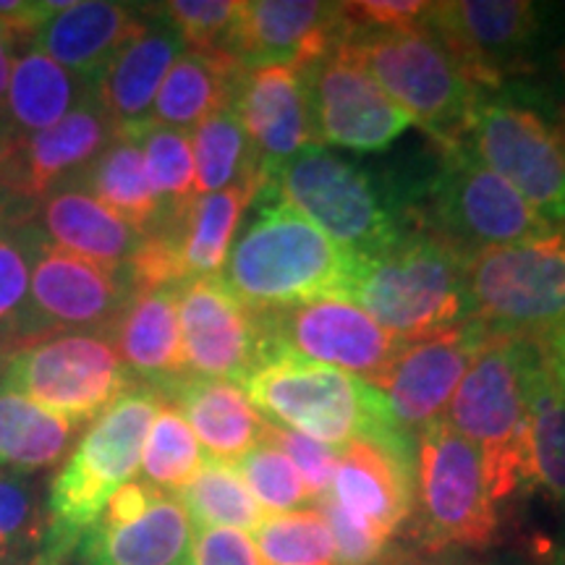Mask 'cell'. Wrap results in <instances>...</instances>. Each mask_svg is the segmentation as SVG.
<instances>
[{"label": "cell", "instance_id": "cell-1", "mask_svg": "<svg viewBox=\"0 0 565 565\" xmlns=\"http://www.w3.org/2000/svg\"><path fill=\"white\" fill-rule=\"evenodd\" d=\"M162 404L166 398L158 387L134 385L89 424L68 461L53 477L45 529L26 565H66L79 550L84 534L100 521L113 492L137 475L147 433Z\"/></svg>", "mask_w": 565, "mask_h": 565}, {"label": "cell", "instance_id": "cell-2", "mask_svg": "<svg viewBox=\"0 0 565 565\" xmlns=\"http://www.w3.org/2000/svg\"><path fill=\"white\" fill-rule=\"evenodd\" d=\"M351 270V252L263 189L257 212L231 246L223 280L246 307L263 315L343 296Z\"/></svg>", "mask_w": 565, "mask_h": 565}, {"label": "cell", "instance_id": "cell-3", "mask_svg": "<svg viewBox=\"0 0 565 565\" xmlns=\"http://www.w3.org/2000/svg\"><path fill=\"white\" fill-rule=\"evenodd\" d=\"M466 259L427 231L401 233L385 249L353 257L343 299L359 307L401 343L440 333L469 317Z\"/></svg>", "mask_w": 565, "mask_h": 565}, {"label": "cell", "instance_id": "cell-4", "mask_svg": "<svg viewBox=\"0 0 565 565\" xmlns=\"http://www.w3.org/2000/svg\"><path fill=\"white\" fill-rule=\"evenodd\" d=\"M267 422L324 445L351 440H414L387 412L370 380L296 356H265L242 385Z\"/></svg>", "mask_w": 565, "mask_h": 565}, {"label": "cell", "instance_id": "cell-5", "mask_svg": "<svg viewBox=\"0 0 565 565\" xmlns=\"http://www.w3.org/2000/svg\"><path fill=\"white\" fill-rule=\"evenodd\" d=\"M536 345L519 338L487 335L450 398L448 419L482 458L487 487L503 503L521 487L529 419V366Z\"/></svg>", "mask_w": 565, "mask_h": 565}, {"label": "cell", "instance_id": "cell-6", "mask_svg": "<svg viewBox=\"0 0 565 565\" xmlns=\"http://www.w3.org/2000/svg\"><path fill=\"white\" fill-rule=\"evenodd\" d=\"M469 317L490 335L536 343L565 328V228L463 263Z\"/></svg>", "mask_w": 565, "mask_h": 565}, {"label": "cell", "instance_id": "cell-7", "mask_svg": "<svg viewBox=\"0 0 565 565\" xmlns=\"http://www.w3.org/2000/svg\"><path fill=\"white\" fill-rule=\"evenodd\" d=\"M349 42L385 95L440 150L469 141L484 92L466 79L427 26L359 34Z\"/></svg>", "mask_w": 565, "mask_h": 565}, {"label": "cell", "instance_id": "cell-8", "mask_svg": "<svg viewBox=\"0 0 565 565\" xmlns=\"http://www.w3.org/2000/svg\"><path fill=\"white\" fill-rule=\"evenodd\" d=\"M419 217L422 231L433 233L463 259L557 231L511 183L490 171L469 145L440 150V171L424 189Z\"/></svg>", "mask_w": 565, "mask_h": 565}, {"label": "cell", "instance_id": "cell-9", "mask_svg": "<svg viewBox=\"0 0 565 565\" xmlns=\"http://www.w3.org/2000/svg\"><path fill=\"white\" fill-rule=\"evenodd\" d=\"M265 189L353 257L385 249L404 233L372 175L320 145L303 147L275 168Z\"/></svg>", "mask_w": 565, "mask_h": 565}, {"label": "cell", "instance_id": "cell-10", "mask_svg": "<svg viewBox=\"0 0 565 565\" xmlns=\"http://www.w3.org/2000/svg\"><path fill=\"white\" fill-rule=\"evenodd\" d=\"M0 387L84 427L129 393L134 377L108 335L58 333L13 349Z\"/></svg>", "mask_w": 565, "mask_h": 565}, {"label": "cell", "instance_id": "cell-11", "mask_svg": "<svg viewBox=\"0 0 565 565\" xmlns=\"http://www.w3.org/2000/svg\"><path fill=\"white\" fill-rule=\"evenodd\" d=\"M419 540L429 553L484 550L498 540V503L487 487L479 450L437 419L419 433L416 445Z\"/></svg>", "mask_w": 565, "mask_h": 565}, {"label": "cell", "instance_id": "cell-12", "mask_svg": "<svg viewBox=\"0 0 565 565\" xmlns=\"http://www.w3.org/2000/svg\"><path fill=\"white\" fill-rule=\"evenodd\" d=\"M466 145L547 223L565 228V137L557 126L526 105L482 97Z\"/></svg>", "mask_w": 565, "mask_h": 565}, {"label": "cell", "instance_id": "cell-13", "mask_svg": "<svg viewBox=\"0 0 565 565\" xmlns=\"http://www.w3.org/2000/svg\"><path fill=\"white\" fill-rule=\"evenodd\" d=\"M422 24L482 92L532 68L540 13L526 0H448L429 3Z\"/></svg>", "mask_w": 565, "mask_h": 565}, {"label": "cell", "instance_id": "cell-14", "mask_svg": "<svg viewBox=\"0 0 565 565\" xmlns=\"http://www.w3.org/2000/svg\"><path fill=\"white\" fill-rule=\"evenodd\" d=\"M259 317L265 335L263 359L296 356L356 377L364 374V380L377 377L406 345L380 328L359 303L343 296L263 312Z\"/></svg>", "mask_w": 565, "mask_h": 565}, {"label": "cell", "instance_id": "cell-15", "mask_svg": "<svg viewBox=\"0 0 565 565\" xmlns=\"http://www.w3.org/2000/svg\"><path fill=\"white\" fill-rule=\"evenodd\" d=\"M303 82L317 141L353 152H380L412 126V118L374 82L351 42L303 68Z\"/></svg>", "mask_w": 565, "mask_h": 565}, {"label": "cell", "instance_id": "cell-16", "mask_svg": "<svg viewBox=\"0 0 565 565\" xmlns=\"http://www.w3.org/2000/svg\"><path fill=\"white\" fill-rule=\"evenodd\" d=\"M131 294L126 270H108L42 242L32 267L26 343L58 333L108 335Z\"/></svg>", "mask_w": 565, "mask_h": 565}, {"label": "cell", "instance_id": "cell-17", "mask_svg": "<svg viewBox=\"0 0 565 565\" xmlns=\"http://www.w3.org/2000/svg\"><path fill=\"white\" fill-rule=\"evenodd\" d=\"M487 330L463 320L422 341L406 343L370 383L385 398L387 412L408 437L443 419L471 359L487 341Z\"/></svg>", "mask_w": 565, "mask_h": 565}, {"label": "cell", "instance_id": "cell-18", "mask_svg": "<svg viewBox=\"0 0 565 565\" xmlns=\"http://www.w3.org/2000/svg\"><path fill=\"white\" fill-rule=\"evenodd\" d=\"M179 320L186 370L244 385L263 362V317L231 291L223 275L183 282Z\"/></svg>", "mask_w": 565, "mask_h": 565}, {"label": "cell", "instance_id": "cell-19", "mask_svg": "<svg viewBox=\"0 0 565 565\" xmlns=\"http://www.w3.org/2000/svg\"><path fill=\"white\" fill-rule=\"evenodd\" d=\"M113 139L116 126L89 92L51 129L0 150V202L32 207L53 189L79 179Z\"/></svg>", "mask_w": 565, "mask_h": 565}, {"label": "cell", "instance_id": "cell-20", "mask_svg": "<svg viewBox=\"0 0 565 565\" xmlns=\"http://www.w3.org/2000/svg\"><path fill=\"white\" fill-rule=\"evenodd\" d=\"M351 40L343 3L317 0H249L242 3L228 53L244 68H309Z\"/></svg>", "mask_w": 565, "mask_h": 565}, {"label": "cell", "instance_id": "cell-21", "mask_svg": "<svg viewBox=\"0 0 565 565\" xmlns=\"http://www.w3.org/2000/svg\"><path fill=\"white\" fill-rule=\"evenodd\" d=\"M330 494L335 503L391 542L414 515L416 450L414 440L345 443Z\"/></svg>", "mask_w": 565, "mask_h": 565}, {"label": "cell", "instance_id": "cell-22", "mask_svg": "<svg viewBox=\"0 0 565 565\" xmlns=\"http://www.w3.org/2000/svg\"><path fill=\"white\" fill-rule=\"evenodd\" d=\"M231 108L249 137L265 181L303 147L317 145L309 116L303 71L294 66H254L238 79Z\"/></svg>", "mask_w": 565, "mask_h": 565}, {"label": "cell", "instance_id": "cell-23", "mask_svg": "<svg viewBox=\"0 0 565 565\" xmlns=\"http://www.w3.org/2000/svg\"><path fill=\"white\" fill-rule=\"evenodd\" d=\"M145 13L139 32L105 63L92 82V92L116 126V134L134 131L150 121L162 79L186 51L179 32L168 24L158 6H145Z\"/></svg>", "mask_w": 565, "mask_h": 565}, {"label": "cell", "instance_id": "cell-24", "mask_svg": "<svg viewBox=\"0 0 565 565\" xmlns=\"http://www.w3.org/2000/svg\"><path fill=\"white\" fill-rule=\"evenodd\" d=\"M47 244L97 263L108 270H126L141 233L131 228L121 215L92 196L79 181L63 183L30 207Z\"/></svg>", "mask_w": 565, "mask_h": 565}, {"label": "cell", "instance_id": "cell-25", "mask_svg": "<svg viewBox=\"0 0 565 565\" xmlns=\"http://www.w3.org/2000/svg\"><path fill=\"white\" fill-rule=\"evenodd\" d=\"M145 6L84 0L55 13L34 38V45L76 79L92 84L113 55L145 24Z\"/></svg>", "mask_w": 565, "mask_h": 565}, {"label": "cell", "instance_id": "cell-26", "mask_svg": "<svg viewBox=\"0 0 565 565\" xmlns=\"http://www.w3.org/2000/svg\"><path fill=\"white\" fill-rule=\"evenodd\" d=\"M158 391L168 404L179 408L196 440L217 461L233 463L263 440L265 416L252 406L238 383L183 374Z\"/></svg>", "mask_w": 565, "mask_h": 565}, {"label": "cell", "instance_id": "cell-27", "mask_svg": "<svg viewBox=\"0 0 565 565\" xmlns=\"http://www.w3.org/2000/svg\"><path fill=\"white\" fill-rule=\"evenodd\" d=\"M179 291L181 288L134 291L108 330L126 370L152 387L189 374L181 341Z\"/></svg>", "mask_w": 565, "mask_h": 565}, {"label": "cell", "instance_id": "cell-28", "mask_svg": "<svg viewBox=\"0 0 565 565\" xmlns=\"http://www.w3.org/2000/svg\"><path fill=\"white\" fill-rule=\"evenodd\" d=\"M192 536V521L179 498L158 490L134 519L121 524L97 521L76 553L82 565H181Z\"/></svg>", "mask_w": 565, "mask_h": 565}, {"label": "cell", "instance_id": "cell-29", "mask_svg": "<svg viewBox=\"0 0 565 565\" xmlns=\"http://www.w3.org/2000/svg\"><path fill=\"white\" fill-rule=\"evenodd\" d=\"M263 189L265 181L254 179L223 192L196 194L186 207L162 217L158 225L171 233L186 282L221 275L244 212L257 202Z\"/></svg>", "mask_w": 565, "mask_h": 565}, {"label": "cell", "instance_id": "cell-30", "mask_svg": "<svg viewBox=\"0 0 565 565\" xmlns=\"http://www.w3.org/2000/svg\"><path fill=\"white\" fill-rule=\"evenodd\" d=\"M92 92V84L76 79L38 47L13 55L9 97L0 113V150L30 139L68 116Z\"/></svg>", "mask_w": 565, "mask_h": 565}, {"label": "cell", "instance_id": "cell-31", "mask_svg": "<svg viewBox=\"0 0 565 565\" xmlns=\"http://www.w3.org/2000/svg\"><path fill=\"white\" fill-rule=\"evenodd\" d=\"M244 66L228 53L183 51L160 84L150 121L166 129H196L212 113L228 108Z\"/></svg>", "mask_w": 565, "mask_h": 565}, {"label": "cell", "instance_id": "cell-32", "mask_svg": "<svg viewBox=\"0 0 565 565\" xmlns=\"http://www.w3.org/2000/svg\"><path fill=\"white\" fill-rule=\"evenodd\" d=\"M521 487L542 492L550 503L565 505V391L542 362L540 349L529 366V419Z\"/></svg>", "mask_w": 565, "mask_h": 565}, {"label": "cell", "instance_id": "cell-33", "mask_svg": "<svg viewBox=\"0 0 565 565\" xmlns=\"http://www.w3.org/2000/svg\"><path fill=\"white\" fill-rule=\"evenodd\" d=\"M82 427L0 387V471L32 477L66 458Z\"/></svg>", "mask_w": 565, "mask_h": 565}, {"label": "cell", "instance_id": "cell-34", "mask_svg": "<svg viewBox=\"0 0 565 565\" xmlns=\"http://www.w3.org/2000/svg\"><path fill=\"white\" fill-rule=\"evenodd\" d=\"M76 181L105 207L121 215L141 236L162 221V204L152 192L145 154L137 139L116 134V139Z\"/></svg>", "mask_w": 565, "mask_h": 565}, {"label": "cell", "instance_id": "cell-35", "mask_svg": "<svg viewBox=\"0 0 565 565\" xmlns=\"http://www.w3.org/2000/svg\"><path fill=\"white\" fill-rule=\"evenodd\" d=\"M42 242L30 207L0 202V341L11 349L30 335V282Z\"/></svg>", "mask_w": 565, "mask_h": 565}, {"label": "cell", "instance_id": "cell-36", "mask_svg": "<svg viewBox=\"0 0 565 565\" xmlns=\"http://www.w3.org/2000/svg\"><path fill=\"white\" fill-rule=\"evenodd\" d=\"M196 194L223 192L244 181H265L257 154L236 110L223 108L196 126L192 134Z\"/></svg>", "mask_w": 565, "mask_h": 565}, {"label": "cell", "instance_id": "cell-37", "mask_svg": "<svg viewBox=\"0 0 565 565\" xmlns=\"http://www.w3.org/2000/svg\"><path fill=\"white\" fill-rule=\"evenodd\" d=\"M196 529H257L265 519L263 508L231 461L204 458L202 469L175 492Z\"/></svg>", "mask_w": 565, "mask_h": 565}, {"label": "cell", "instance_id": "cell-38", "mask_svg": "<svg viewBox=\"0 0 565 565\" xmlns=\"http://www.w3.org/2000/svg\"><path fill=\"white\" fill-rule=\"evenodd\" d=\"M124 137L139 141L152 192L162 204V217L186 207L196 196L192 137L186 131L166 129V126L154 124H145L139 129L126 131Z\"/></svg>", "mask_w": 565, "mask_h": 565}, {"label": "cell", "instance_id": "cell-39", "mask_svg": "<svg viewBox=\"0 0 565 565\" xmlns=\"http://www.w3.org/2000/svg\"><path fill=\"white\" fill-rule=\"evenodd\" d=\"M267 565H335V542L320 508L265 515L254 529Z\"/></svg>", "mask_w": 565, "mask_h": 565}, {"label": "cell", "instance_id": "cell-40", "mask_svg": "<svg viewBox=\"0 0 565 565\" xmlns=\"http://www.w3.org/2000/svg\"><path fill=\"white\" fill-rule=\"evenodd\" d=\"M202 463L200 440L179 408L166 401L152 419L145 448H141V471H145L147 484L162 492H179L183 484L192 482Z\"/></svg>", "mask_w": 565, "mask_h": 565}, {"label": "cell", "instance_id": "cell-41", "mask_svg": "<svg viewBox=\"0 0 565 565\" xmlns=\"http://www.w3.org/2000/svg\"><path fill=\"white\" fill-rule=\"evenodd\" d=\"M238 475L263 508V513H288L309 500L296 466L270 443L259 440L244 458H238Z\"/></svg>", "mask_w": 565, "mask_h": 565}, {"label": "cell", "instance_id": "cell-42", "mask_svg": "<svg viewBox=\"0 0 565 565\" xmlns=\"http://www.w3.org/2000/svg\"><path fill=\"white\" fill-rule=\"evenodd\" d=\"M158 11L179 32L186 51L228 53L242 0H171Z\"/></svg>", "mask_w": 565, "mask_h": 565}, {"label": "cell", "instance_id": "cell-43", "mask_svg": "<svg viewBox=\"0 0 565 565\" xmlns=\"http://www.w3.org/2000/svg\"><path fill=\"white\" fill-rule=\"evenodd\" d=\"M263 440L275 445V448L296 466V471H299L303 479V487H307L309 500H320L322 494L330 492L338 469L335 448L317 443L312 437L301 433H294V429L278 427V424L267 419Z\"/></svg>", "mask_w": 565, "mask_h": 565}, {"label": "cell", "instance_id": "cell-44", "mask_svg": "<svg viewBox=\"0 0 565 565\" xmlns=\"http://www.w3.org/2000/svg\"><path fill=\"white\" fill-rule=\"evenodd\" d=\"M45 519L38 513V498L26 477L0 471V555L26 542H38Z\"/></svg>", "mask_w": 565, "mask_h": 565}, {"label": "cell", "instance_id": "cell-45", "mask_svg": "<svg viewBox=\"0 0 565 565\" xmlns=\"http://www.w3.org/2000/svg\"><path fill=\"white\" fill-rule=\"evenodd\" d=\"M429 3L422 0H362V3H343V17L349 21L351 40L359 34L401 32L419 26Z\"/></svg>", "mask_w": 565, "mask_h": 565}, {"label": "cell", "instance_id": "cell-46", "mask_svg": "<svg viewBox=\"0 0 565 565\" xmlns=\"http://www.w3.org/2000/svg\"><path fill=\"white\" fill-rule=\"evenodd\" d=\"M181 565H267L249 534L238 529H196Z\"/></svg>", "mask_w": 565, "mask_h": 565}, {"label": "cell", "instance_id": "cell-47", "mask_svg": "<svg viewBox=\"0 0 565 565\" xmlns=\"http://www.w3.org/2000/svg\"><path fill=\"white\" fill-rule=\"evenodd\" d=\"M536 349H540L542 362H545L550 374H553L555 383L565 391V328L536 341Z\"/></svg>", "mask_w": 565, "mask_h": 565}, {"label": "cell", "instance_id": "cell-48", "mask_svg": "<svg viewBox=\"0 0 565 565\" xmlns=\"http://www.w3.org/2000/svg\"><path fill=\"white\" fill-rule=\"evenodd\" d=\"M532 555L540 565H565V545L561 542L536 540Z\"/></svg>", "mask_w": 565, "mask_h": 565}, {"label": "cell", "instance_id": "cell-49", "mask_svg": "<svg viewBox=\"0 0 565 565\" xmlns=\"http://www.w3.org/2000/svg\"><path fill=\"white\" fill-rule=\"evenodd\" d=\"M427 565H490V563L477 561V557H466V555H440L437 561Z\"/></svg>", "mask_w": 565, "mask_h": 565}, {"label": "cell", "instance_id": "cell-50", "mask_svg": "<svg viewBox=\"0 0 565 565\" xmlns=\"http://www.w3.org/2000/svg\"><path fill=\"white\" fill-rule=\"evenodd\" d=\"M11 345L6 343V341H0V380H3V370H6V362H9V356H11Z\"/></svg>", "mask_w": 565, "mask_h": 565}, {"label": "cell", "instance_id": "cell-51", "mask_svg": "<svg viewBox=\"0 0 565 565\" xmlns=\"http://www.w3.org/2000/svg\"><path fill=\"white\" fill-rule=\"evenodd\" d=\"M557 129H561L563 137H565V110H563V116H561V124H557Z\"/></svg>", "mask_w": 565, "mask_h": 565}]
</instances>
